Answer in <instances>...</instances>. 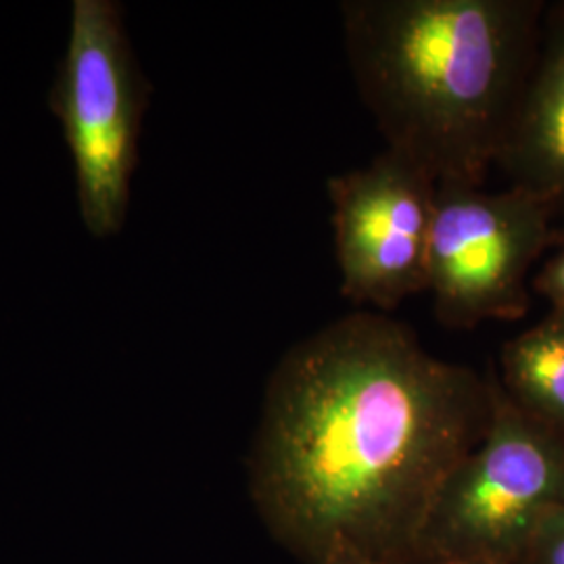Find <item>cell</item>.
Here are the masks:
<instances>
[{
  "instance_id": "obj_9",
  "label": "cell",
  "mask_w": 564,
  "mask_h": 564,
  "mask_svg": "<svg viewBox=\"0 0 564 564\" xmlns=\"http://www.w3.org/2000/svg\"><path fill=\"white\" fill-rule=\"evenodd\" d=\"M517 564H564V506L540 524Z\"/></svg>"
},
{
  "instance_id": "obj_6",
  "label": "cell",
  "mask_w": 564,
  "mask_h": 564,
  "mask_svg": "<svg viewBox=\"0 0 564 564\" xmlns=\"http://www.w3.org/2000/svg\"><path fill=\"white\" fill-rule=\"evenodd\" d=\"M326 191L343 295L387 312L426 291L437 181L423 165L387 147Z\"/></svg>"
},
{
  "instance_id": "obj_10",
  "label": "cell",
  "mask_w": 564,
  "mask_h": 564,
  "mask_svg": "<svg viewBox=\"0 0 564 564\" xmlns=\"http://www.w3.org/2000/svg\"><path fill=\"white\" fill-rule=\"evenodd\" d=\"M533 289L544 295L556 312H564V247L544 263L533 281Z\"/></svg>"
},
{
  "instance_id": "obj_4",
  "label": "cell",
  "mask_w": 564,
  "mask_h": 564,
  "mask_svg": "<svg viewBox=\"0 0 564 564\" xmlns=\"http://www.w3.org/2000/svg\"><path fill=\"white\" fill-rule=\"evenodd\" d=\"M120 2L76 0L67 53L48 93L78 182L82 223L105 239L126 220L151 84L121 21Z\"/></svg>"
},
{
  "instance_id": "obj_12",
  "label": "cell",
  "mask_w": 564,
  "mask_h": 564,
  "mask_svg": "<svg viewBox=\"0 0 564 564\" xmlns=\"http://www.w3.org/2000/svg\"><path fill=\"white\" fill-rule=\"evenodd\" d=\"M339 564H387V563H372V561H349V563Z\"/></svg>"
},
{
  "instance_id": "obj_2",
  "label": "cell",
  "mask_w": 564,
  "mask_h": 564,
  "mask_svg": "<svg viewBox=\"0 0 564 564\" xmlns=\"http://www.w3.org/2000/svg\"><path fill=\"white\" fill-rule=\"evenodd\" d=\"M354 80L387 147L437 184L481 186L538 59L535 0H347Z\"/></svg>"
},
{
  "instance_id": "obj_3",
  "label": "cell",
  "mask_w": 564,
  "mask_h": 564,
  "mask_svg": "<svg viewBox=\"0 0 564 564\" xmlns=\"http://www.w3.org/2000/svg\"><path fill=\"white\" fill-rule=\"evenodd\" d=\"M563 506L564 437L510 402L491 372L487 431L442 487L414 564H517Z\"/></svg>"
},
{
  "instance_id": "obj_8",
  "label": "cell",
  "mask_w": 564,
  "mask_h": 564,
  "mask_svg": "<svg viewBox=\"0 0 564 564\" xmlns=\"http://www.w3.org/2000/svg\"><path fill=\"white\" fill-rule=\"evenodd\" d=\"M500 364L508 400L564 437V312L506 343Z\"/></svg>"
},
{
  "instance_id": "obj_7",
  "label": "cell",
  "mask_w": 564,
  "mask_h": 564,
  "mask_svg": "<svg viewBox=\"0 0 564 564\" xmlns=\"http://www.w3.org/2000/svg\"><path fill=\"white\" fill-rule=\"evenodd\" d=\"M514 188L564 207V9L542 30L538 59L498 162Z\"/></svg>"
},
{
  "instance_id": "obj_5",
  "label": "cell",
  "mask_w": 564,
  "mask_h": 564,
  "mask_svg": "<svg viewBox=\"0 0 564 564\" xmlns=\"http://www.w3.org/2000/svg\"><path fill=\"white\" fill-rule=\"evenodd\" d=\"M554 207L510 186L437 184L429 242L435 314L449 328L517 321L529 307L527 276L552 239Z\"/></svg>"
},
{
  "instance_id": "obj_11",
  "label": "cell",
  "mask_w": 564,
  "mask_h": 564,
  "mask_svg": "<svg viewBox=\"0 0 564 564\" xmlns=\"http://www.w3.org/2000/svg\"><path fill=\"white\" fill-rule=\"evenodd\" d=\"M423 564H475V563H460V561H435V563H423Z\"/></svg>"
},
{
  "instance_id": "obj_1",
  "label": "cell",
  "mask_w": 564,
  "mask_h": 564,
  "mask_svg": "<svg viewBox=\"0 0 564 564\" xmlns=\"http://www.w3.org/2000/svg\"><path fill=\"white\" fill-rule=\"evenodd\" d=\"M489 416L491 375L429 354L384 314H349L274 368L251 498L303 564H414L442 487Z\"/></svg>"
}]
</instances>
